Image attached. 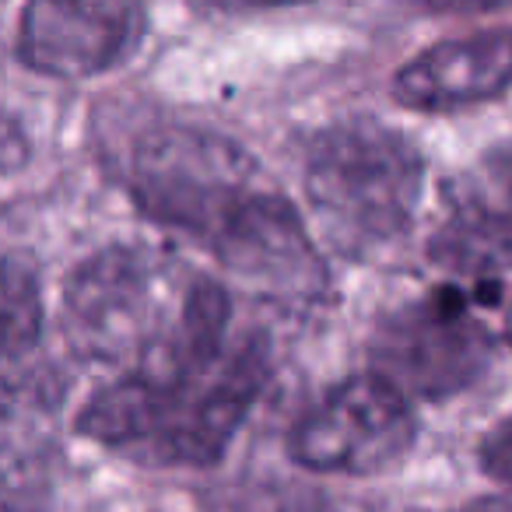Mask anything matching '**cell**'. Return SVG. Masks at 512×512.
Listing matches in <instances>:
<instances>
[{
	"mask_svg": "<svg viewBox=\"0 0 512 512\" xmlns=\"http://www.w3.org/2000/svg\"><path fill=\"white\" fill-rule=\"evenodd\" d=\"M127 197L151 225L190 239L225 274L309 302L327 267L306 218L239 141L197 123L141 127L120 158Z\"/></svg>",
	"mask_w": 512,
	"mask_h": 512,
	"instance_id": "cell-1",
	"label": "cell"
},
{
	"mask_svg": "<svg viewBox=\"0 0 512 512\" xmlns=\"http://www.w3.org/2000/svg\"><path fill=\"white\" fill-rule=\"evenodd\" d=\"M302 190L341 253H369L407 235L425 193V155L404 130L348 116L309 141Z\"/></svg>",
	"mask_w": 512,
	"mask_h": 512,
	"instance_id": "cell-2",
	"label": "cell"
},
{
	"mask_svg": "<svg viewBox=\"0 0 512 512\" xmlns=\"http://www.w3.org/2000/svg\"><path fill=\"white\" fill-rule=\"evenodd\" d=\"M491 355L495 341L460 285H439L390 309L369 337V372L411 404L467 393L491 369Z\"/></svg>",
	"mask_w": 512,
	"mask_h": 512,
	"instance_id": "cell-3",
	"label": "cell"
},
{
	"mask_svg": "<svg viewBox=\"0 0 512 512\" xmlns=\"http://www.w3.org/2000/svg\"><path fill=\"white\" fill-rule=\"evenodd\" d=\"M179 299V295H176ZM162 264L144 246L113 242L85 256L60 292V327L78 355L99 362L141 358L169 327Z\"/></svg>",
	"mask_w": 512,
	"mask_h": 512,
	"instance_id": "cell-4",
	"label": "cell"
},
{
	"mask_svg": "<svg viewBox=\"0 0 512 512\" xmlns=\"http://www.w3.org/2000/svg\"><path fill=\"white\" fill-rule=\"evenodd\" d=\"M418 442L414 404L376 372L330 386L288 432V456L302 470L376 477L393 470Z\"/></svg>",
	"mask_w": 512,
	"mask_h": 512,
	"instance_id": "cell-5",
	"label": "cell"
},
{
	"mask_svg": "<svg viewBox=\"0 0 512 512\" xmlns=\"http://www.w3.org/2000/svg\"><path fill=\"white\" fill-rule=\"evenodd\" d=\"M148 0H25L15 53L25 71L53 81H92L137 50Z\"/></svg>",
	"mask_w": 512,
	"mask_h": 512,
	"instance_id": "cell-6",
	"label": "cell"
},
{
	"mask_svg": "<svg viewBox=\"0 0 512 512\" xmlns=\"http://www.w3.org/2000/svg\"><path fill=\"white\" fill-rule=\"evenodd\" d=\"M512 88V32L491 29L442 39L411 57L390 81L397 106L411 113H456Z\"/></svg>",
	"mask_w": 512,
	"mask_h": 512,
	"instance_id": "cell-7",
	"label": "cell"
},
{
	"mask_svg": "<svg viewBox=\"0 0 512 512\" xmlns=\"http://www.w3.org/2000/svg\"><path fill=\"white\" fill-rule=\"evenodd\" d=\"M428 260L481 292L512 285V207H460L428 239Z\"/></svg>",
	"mask_w": 512,
	"mask_h": 512,
	"instance_id": "cell-8",
	"label": "cell"
},
{
	"mask_svg": "<svg viewBox=\"0 0 512 512\" xmlns=\"http://www.w3.org/2000/svg\"><path fill=\"white\" fill-rule=\"evenodd\" d=\"M46 327V299L29 260L0 256V369L39 348Z\"/></svg>",
	"mask_w": 512,
	"mask_h": 512,
	"instance_id": "cell-9",
	"label": "cell"
},
{
	"mask_svg": "<svg viewBox=\"0 0 512 512\" xmlns=\"http://www.w3.org/2000/svg\"><path fill=\"white\" fill-rule=\"evenodd\" d=\"M477 463L502 491H512V414L491 425L477 446Z\"/></svg>",
	"mask_w": 512,
	"mask_h": 512,
	"instance_id": "cell-10",
	"label": "cell"
},
{
	"mask_svg": "<svg viewBox=\"0 0 512 512\" xmlns=\"http://www.w3.org/2000/svg\"><path fill=\"white\" fill-rule=\"evenodd\" d=\"M29 155H32L29 130L22 127V120H18L15 113L0 109V179L25 169Z\"/></svg>",
	"mask_w": 512,
	"mask_h": 512,
	"instance_id": "cell-11",
	"label": "cell"
},
{
	"mask_svg": "<svg viewBox=\"0 0 512 512\" xmlns=\"http://www.w3.org/2000/svg\"><path fill=\"white\" fill-rule=\"evenodd\" d=\"M425 15H449V18H474V15H495L509 11L512 0H407Z\"/></svg>",
	"mask_w": 512,
	"mask_h": 512,
	"instance_id": "cell-12",
	"label": "cell"
},
{
	"mask_svg": "<svg viewBox=\"0 0 512 512\" xmlns=\"http://www.w3.org/2000/svg\"><path fill=\"white\" fill-rule=\"evenodd\" d=\"M292 4H306V0H190V8L204 15H253V11L292 8Z\"/></svg>",
	"mask_w": 512,
	"mask_h": 512,
	"instance_id": "cell-13",
	"label": "cell"
},
{
	"mask_svg": "<svg viewBox=\"0 0 512 512\" xmlns=\"http://www.w3.org/2000/svg\"><path fill=\"white\" fill-rule=\"evenodd\" d=\"M495 176H498V183L509 190V197H512V144L509 148L498 155V162H495Z\"/></svg>",
	"mask_w": 512,
	"mask_h": 512,
	"instance_id": "cell-14",
	"label": "cell"
},
{
	"mask_svg": "<svg viewBox=\"0 0 512 512\" xmlns=\"http://www.w3.org/2000/svg\"><path fill=\"white\" fill-rule=\"evenodd\" d=\"M502 337H505V344L512 348V295H509V302H505V316H502Z\"/></svg>",
	"mask_w": 512,
	"mask_h": 512,
	"instance_id": "cell-15",
	"label": "cell"
},
{
	"mask_svg": "<svg viewBox=\"0 0 512 512\" xmlns=\"http://www.w3.org/2000/svg\"><path fill=\"white\" fill-rule=\"evenodd\" d=\"M0 512H22V509H15V505H0Z\"/></svg>",
	"mask_w": 512,
	"mask_h": 512,
	"instance_id": "cell-16",
	"label": "cell"
}]
</instances>
